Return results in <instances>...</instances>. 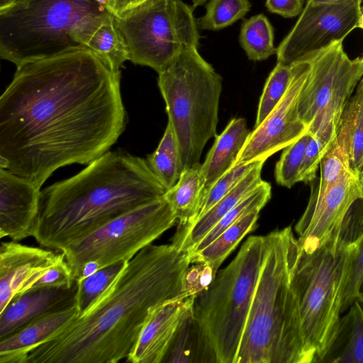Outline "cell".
Masks as SVG:
<instances>
[{"mask_svg":"<svg viewBox=\"0 0 363 363\" xmlns=\"http://www.w3.org/2000/svg\"><path fill=\"white\" fill-rule=\"evenodd\" d=\"M360 82H361L362 84H363V77H362V79L360 80Z\"/></svg>","mask_w":363,"mask_h":363,"instance_id":"49","label":"cell"},{"mask_svg":"<svg viewBox=\"0 0 363 363\" xmlns=\"http://www.w3.org/2000/svg\"><path fill=\"white\" fill-rule=\"evenodd\" d=\"M291 65L292 78L284 96L267 118L250 132L235 165L266 161L308 132L307 126L299 117L298 101L311 65L303 57Z\"/></svg>","mask_w":363,"mask_h":363,"instance_id":"13","label":"cell"},{"mask_svg":"<svg viewBox=\"0 0 363 363\" xmlns=\"http://www.w3.org/2000/svg\"><path fill=\"white\" fill-rule=\"evenodd\" d=\"M166 191L146 160L108 151L76 175L40 191L33 237L43 247L63 252Z\"/></svg>","mask_w":363,"mask_h":363,"instance_id":"3","label":"cell"},{"mask_svg":"<svg viewBox=\"0 0 363 363\" xmlns=\"http://www.w3.org/2000/svg\"><path fill=\"white\" fill-rule=\"evenodd\" d=\"M24 1L25 0H0V13L6 11L23 3Z\"/></svg>","mask_w":363,"mask_h":363,"instance_id":"43","label":"cell"},{"mask_svg":"<svg viewBox=\"0 0 363 363\" xmlns=\"http://www.w3.org/2000/svg\"><path fill=\"white\" fill-rule=\"evenodd\" d=\"M194 8L182 0H150L114 15L129 60L162 72L180 52L199 48Z\"/></svg>","mask_w":363,"mask_h":363,"instance_id":"9","label":"cell"},{"mask_svg":"<svg viewBox=\"0 0 363 363\" xmlns=\"http://www.w3.org/2000/svg\"><path fill=\"white\" fill-rule=\"evenodd\" d=\"M203 185L200 163L184 169L177 183L164 194L179 222V228L186 227L195 220L201 201Z\"/></svg>","mask_w":363,"mask_h":363,"instance_id":"25","label":"cell"},{"mask_svg":"<svg viewBox=\"0 0 363 363\" xmlns=\"http://www.w3.org/2000/svg\"><path fill=\"white\" fill-rule=\"evenodd\" d=\"M40 189L0 168V238L20 241L33 237L38 215Z\"/></svg>","mask_w":363,"mask_h":363,"instance_id":"16","label":"cell"},{"mask_svg":"<svg viewBox=\"0 0 363 363\" xmlns=\"http://www.w3.org/2000/svg\"><path fill=\"white\" fill-rule=\"evenodd\" d=\"M265 160L255 166L223 198L191 225L179 228L172 244L181 250L190 252L213 226L243 199L254 191L263 182L261 172Z\"/></svg>","mask_w":363,"mask_h":363,"instance_id":"20","label":"cell"},{"mask_svg":"<svg viewBox=\"0 0 363 363\" xmlns=\"http://www.w3.org/2000/svg\"><path fill=\"white\" fill-rule=\"evenodd\" d=\"M239 42L249 60H264L277 54L274 45V28L262 13L242 22Z\"/></svg>","mask_w":363,"mask_h":363,"instance_id":"28","label":"cell"},{"mask_svg":"<svg viewBox=\"0 0 363 363\" xmlns=\"http://www.w3.org/2000/svg\"><path fill=\"white\" fill-rule=\"evenodd\" d=\"M358 28L363 30V6H362V13L358 23Z\"/></svg>","mask_w":363,"mask_h":363,"instance_id":"47","label":"cell"},{"mask_svg":"<svg viewBox=\"0 0 363 363\" xmlns=\"http://www.w3.org/2000/svg\"><path fill=\"white\" fill-rule=\"evenodd\" d=\"M329 148L318 138L311 135L305 150L298 182L310 183L315 179L320 160Z\"/></svg>","mask_w":363,"mask_h":363,"instance_id":"39","label":"cell"},{"mask_svg":"<svg viewBox=\"0 0 363 363\" xmlns=\"http://www.w3.org/2000/svg\"><path fill=\"white\" fill-rule=\"evenodd\" d=\"M76 281L64 255L45 272L33 288L71 286Z\"/></svg>","mask_w":363,"mask_h":363,"instance_id":"40","label":"cell"},{"mask_svg":"<svg viewBox=\"0 0 363 363\" xmlns=\"http://www.w3.org/2000/svg\"><path fill=\"white\" fill-rule=\"evenodd\" d=\"M271 194V184L264 181L254 191L227 213L189 254L202 250L242 216L255 209H262L270 199Z\"/></svg>","mask_w":363,"mask_h":363,"instance_id":"30","label":"cell"},{"mask_svg":"<svg viewBox=\"0 0 363 363\" xmlns=\"http://www.w3.org/2000/svg\"><path fill=\"white\" fill-rule=\"evenodd\" d=\"M120 82L88 47L17 67L0 97V168L40 189L57 169L109 151L126 124Z\"/></svg>","mask_w":363,"mask_h":363,"instance_id":"1","label":"cell"},{"mask_svg":"<svg viewBox=\"0 0 363 363\" xmlns=\"http://www.w3.org/2000/svg\"><path fill=\"white\" fill-rule=\"evenodd\" d=\"M362 1L306 4L298 20L277 48V62L291 65L308 53L344 40L358 27Z\"/></svg>","mask_w":363,"mask_h":363,"instance_id":"12","label":"cell"},{"mask_svg":"<svg viewBox=\"0 0 363 363\" xmlns=\"http://www.w3.org/2000/svg\"><path fill=\"white\" fill-rule=\"evenodd\" d=\"M177 218L164 196L107 223L62 252L77 280L83 267L99 269L128 262L172 227Z\"/></svg>","mask_w":363,"mask_h":363,"instance_id":"11","label":"cell"},{"mask_svg":"<svg viewBox=\"0 0 363 363\" xmlns=\"http://www.w3.org/2000/svg\"><path fill=\"white\" fill-rule=\"evenodd\" d=\"M342 43L334 41L303 57L311 70L298 98L299 117L308 133L329 147L339 133L344 109L363 77V55L350 59Z\"/></svg>","mask_w":363,"mask_h":363,"instance_id":"10","label":"cell"},{"mask_svg":"<svg viewBox=\"0 0 363 363\" xmlns=\"http://www.w3.org/2000/svg\"><path fill=\"white\" fill-rule=\"evenodd\" d=\"M189 254L150 244L128 261L104 293L27 363H116L127 358L151 311L182 296Z\"/></svg>","mask_w":363,"mask_h":363,"instance_id":"2","label":"cell"},{"mask_svg":"<svg viewBox=\"0 0 363 363\" xmlns=\"http://www.w3.org/2000/svg\"><path fill=\"white\" fill-rule=\"evenodd\" d=\"M267 238V255L235 363H313L291 285L297 239L290 226Z\"/></svg>","mask_w":363,"mask_h":363,"instance_id":"4","label":"cell"},{"mask_svg":"<svg viewBox=\"0 0 363 363\" xmlns=\"http://www.w3.org/2000/svg\"><path fill=\"white\" fill-rule=\"evenodd\" d=\"M359 177H360L361 186H362V193H363V166H362V170L359 174Z\"/></svg>","mask_w":363,"mask_h":363,"instance_id":"48","label":"cell"},{"mask_svg":"<svg viewBox=\"0 0 363 363\" xmlns=\"http://www.w3.org/2000/svg\"><path fill=\"white\" fill-rule=\"evenodd\" d=\"M164 362L218 363L214 347L194 314V305L178 326L162 360Z\"/></svg>","mask_w":363,"mask_h":363,"instance_id":"21","label":"cell"},{"mask_svg":"<svg viewBox=\"0 0 363 363\" xmlns=\"http://www.w3.org/2000/svg\"><path fill=\"white\" fill-rule=\"evenodd\" d=\"M79 314L74 305L35 319L0 339V363H27L33 350L62 332Z\"/></svg>","mask_w":363,"mask_h":363,"instance_id":"19","label":"cell"},{"mask_svg":"<svg viewBox=\"0 0 363 363\" xmlns=\"http://www.w3.org/2000/svg\"><path fill=\"white\" fill-rule=\"evenodd\" d=\"M147 1L150 0H112V10L116 15Z\"/></svg>","mask_w":363,"mask_h":363,"instance_id":"42","label":"cell"},{"mask_svg":"<svg viewBox=\"0 0 363 363\" xmlns=\"http://www.w3.org/2000/svg\"><path fill=\"white\" fill-rule=\"evenodd\" d=\"M87 47L106 60L116 71L121 72L123 63L129 60L126 43L115 23L114 16L95 31Z\"/></svg>","mask_w":363,"mask_h":363,"instance_id":"29","label":"cell"},{"mask_svg":"<svg viewBox=\"0 0 363 363\" xmlns=\"http://www.w3.org/2000/svg\"><path fill=\"white\" fill-rule=\"evenodd\" d=\"M258 161L236 164L218 179L203 194L195 220L204 214L227 194L255 166Z\"/></svg>","mask_w":363,"mask_h":363,"instance_id":"37","label":"cell"},{"mask_svg":"<svg viewBox=\"0 0 363 363\" xmlns=\"http://www.w3.org/2000/svg\"><path fill=\"white\" fill-rule=\"evenodd\" d=\"M78 282L71 286L33 288L15 297L0 313V339L46 314L77 304Z\"/></svg>","mask_w":363,"mask_h":363,"instance_id":"18","label":"cell"},{"mask_svg":"<svg viewBox=\"0 0 363 363\" xmlns=\"http://www.w3.org/2000/svg\"><path fill=\"white\" fill-rule=\"evenodd\" d=\"M65 254L21 244L1 242L0 245V313L17 296L32 289Z\"/></svg>","mask_w":363,"mask_h":363,"instance_id":"15","label":"cell"},{"mask_svg":"<svg viewBox=\"0 0 363 363\" xmlns=\"http://www.w3.org/2000/svg\"><path fill=\"white\" fill-rule=\"evenodd\" d=\"M249 0H210L206 13L196 19L199 28L219 30L242 18L250 10Z\"/></svg>","mask_w":363,"mask_h":363,"instance_id":"31","label":"cell"},{"mask_svg":"<svg viewBox=\"0 0 363 363\" xmlns=\"http://www.w3.org/2000/svg\"><path fill=\"white\" fill-rule=\"evenodd\" d=\"M306 133L299 139L283 149L275 167V179L278 184L291 188L298 182L305 150L311 138Z\"/></svg>","mask_w":363,"mask_h":363,"instance_id":"34","label":"cell"},{"mask_svg":"<svg viewBox=\"0 0 363 363\" xmlns=\"http://www.w3.org/2000/svg\"><path fill=\"white\" fill-rule=\"evenodd\" d=\"M192 1V7L194 9L199 6H201L204 4L208 0H191Z\"/></svg>","mask_w":363,"mask_h":363,"instance_id":"45","label":"cell"},{"mask_svg":"<svg viewBox=\"0 0 363 363\" xmlns=\"http://www.w3.org/2000/svg\"><path fill=\"white\" fill-rule=\"evenodd\" d=\"M113 16L112 0H25L0 13V56L18 67L87 47Z\"/></svg>","mask_w":363,"mask_h":363,"instance_id":"5","label":"cell"},{"mask_svg":"<svg viewBox=\"0 0 363 363\" xmlns=\"http://www.w3.org/2000/svg\"><path fill=\"white\" fill-rule=\"evenodd\" d=\"M146 162L166 190L178 181L183 171L180 150L174 131L169 122L157 147L147 155Z\"/></svg>","mask_w":363,"mask_h":363,"instance_id":"27","label":"cell"},{"mask_svg":"<svg viewBox=\"0 0 363 363\" xmlns=\"http://www.w3.org/2000/svg\"><path fill=\"white\" fill-rule=\"evenodd\" d=\"M292 78L291 65L277 62L267 77L258 104L255 128L272 112L284 96Z\"/></svg>","mask_w":363,"mask_h":363,"instance_id":"32","label":"cell"},{"mask_svg":"<svg viewBox=\"0 0 363 363\" xmlns=\"http://www.w3.org/2000/svg\"><path fill=\"white\" fill-rule=\"evenodd\" d=\"M347 311L316 363H363V308L356 300Z\"/></svg>","mask_w":363,"mask_h":363,"instance_id":"23","label":"cell"},{"mask_svg":"<svg viewBox=\"0 0 363 363\" xmlns=\"http://www.w3.org/2000/svg\"><path fill=\"white\" fill-rule=\"evenodd\" d=\"M352 111L350 133V164L352 172L359 176L363 166V84L348 101Z\"/></svg>","mask_w":363,"mask_h":363,"instance_id":"36","label":"cell"},{"mask_svg":"<svg viewBox=\"0 0 363 363\" xmlns=\"http://www.w3.org/2000/svg\"><path fill=\"white\" fill-rule=\"evenodd\" d=\"M249 134L246 120L234 118L224 130L216 136L213 145L201 164L204 181L202 197L218 179L235 166Z\"/></svg>","mask_w":363,"mask_h":363,"instance_id":"22","label":"cell"},{"mask_svg":"<svg viewBox=\"0 0 363 363\" xmlns=\"http://www.w3.org/2000/svg\"><path fill=\"white\" fill-rule=\"evenodd\" d=\"M157 84L179 143L183 170L199 164L206 144L217 135L220 75L197 48H190L158 73Z\"/></svg>","mask_w":363,"mask_h":363,"instance_id":"6","label":"cell"},{"mask_svg":"<svg viewBox=\"0 0 363 363\" xmlns=\"http://www.w3.org/2000/svg\"><path fill=\"white\" fill-rule=\"evenodd\" d=\"M218 268L203 260L190 259L183 276V293L196 298L203 294L214 281Z\"/></svg>","mask_w":363,"mask_h":363,"instance_id":"38","label":"cell"},{"mask_svg":"<svg viewBox=\"0 0 363 363\" xmlns=\"http://www.w3.org/2000/svg\"><path fill=\"white\" fill-rule=\"evenodd\" d=\"M363 281V233L351 245L341 300V313L357 300Z\"/></svg>","mask_w":363,"mask_h":363,"instance_id":"35","label":"cell"},{"mask_svg":"<svg viewBox=\"0 0 363 363\" xmlns=\"http://www.w3.org/2000/svg\"><path fill=\"white\" fill-rule=\"evenodd\" d=\"M126 263H115L77 281V304L80 313L86 311L104 293Z\"/></svg>","mask_w":363,"mask_h":363,"instance_id":"33","label":"cell"},{"mask_svg":"<svg viewBox=\"0 0 363 363\" xmlns=\"http://www.w3.org/2000/svg\"><path fill=\"white\" fill-rule=\"evenodd\" d=\"M351 119L352 111L347 102L342 115L339 133L320 160L318 186L312 189L310 199L320 196L344 174L352 172L350 164Z\"/></svg>","mask_w":363,"mask_h":363,"instance_id":"24","label":"cell"},{"mask_svg":"<svg viewBox=\"0 0 363 363\" xmlns=\"http://www.w3.org/2000/svg\"><path fill=\"white\" fill-rule=\"evenodd\" d=\"M362 196L360 177L350 172L320 196L309 199L295 226L298 250L310 252L320 246L338 228L352 203Z\"/></svg>","mask_w":363,"mask_h":363,"instance_id":"14","label":"cell"},{"mask_svg":"<svg viewBox=\"0 0 363 363\" xmlns=\"http://www.w3.org/2000/svg\"><path fill=\"white\" fill-rule=\"evenodd\" d=\"M350 242L333 232L310 252L299 251L291 285L298 301L306 343L313 363L324 353L340 318Z\"/></svg>","mask_w":363,"mask_h":363,"instance_id":"8","label":"cell"},{"mask_svg":"<svg viewBox=\"0 0 363 363\" xmlns=\"http://www.w3.org/2000/svg\"><path fill=\"white\" fill-rule=\"evenodd\" d=\"M260 210L255 209L240 217L207 247L189 255V259L203 260L219 268L242 239L255 228Z\"/></svg>","mask_w":363,"mask_h":363,"instance_id":"26","label":"cell"},{"mask_svg":"<svg viewBox=\"0 0 363 363\" xmlns=\"http://www.w3.org/2000/svg\"><path fill=\"white\" fill-rule=\"evenodd\" d=\"M306 3L311 4H333L347 1H357V0H306ZM363 1V0H360Z\"/></svg>","mask_w":363,"mask_h":363,"instance_id":"44","label":"cell"},{"mask_svg":"<svg viewBox=\"0 0 363 363\" xmlns=\"http://www.w3.org/2000/svg\"><path fill=\"white\" fill-rule=\"evenodd\" d=\"M304 0H266L267 10L284 18H294L301 14Z\"/></svg>","mask_w":363,"mask_h":363,"instance_id":"41","label":"cell"},{"mask_svg":"<svg viewBox=\"0 0 363 363\" xmlns=\"http://www.w3.org/2000/svg\"><path fill=\"white\" fill-rule=\"evenodd\" d=\"M357 301L360 303L361 305L363 306V281L362 283V285L360 286L359 296L357 298Z\"/></svg>","mask_w":363,"mask_h":363,"instance_id":"46","label":"cell"},{"mask_svg":"<svg viewBox=\"0 0 363 363\" xmlns=\"http://www.w3.org/2000/svg\"><path fill=\"white\" fill-rule=\"evenodd\" d=\"M195 298L182 296L156 306L148 315L126 358L131 363H162L172 340Z\"/></svg>","mask_w":363,"mask_h":363,"instance_id":"17","label":"cell"},{"mask_svg":"<svg viewBox=\"0 0 363 363\" xmlns=\"http://www.w3.org/2000/svg\"><path fill=\"white\" fill-rule=\"evenodd\" d=\"M267 251V235L250 237L195 299L194 314L214 347L218 363H235Z\"/></svg>","mask_w":363,"mask_h":363,"instance_id":"7","label":"cell"},{"mask_svg":"<svg viewBox=\"0 0 363 363\" xmlns=\"http://www.w3.org/2000/svg\"><path fill=\"white\" fill-rule=\"evenodd\" d=\"M362 2H363V1H362Z\"/></svg>","mask_w":363,"mask_h":363,"instance_id":"50","label":"cell"}]
</instances>
